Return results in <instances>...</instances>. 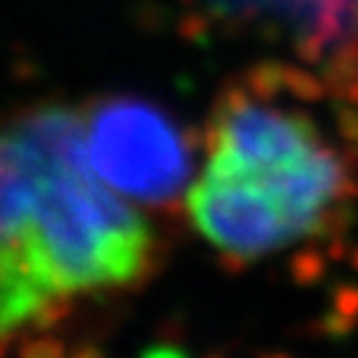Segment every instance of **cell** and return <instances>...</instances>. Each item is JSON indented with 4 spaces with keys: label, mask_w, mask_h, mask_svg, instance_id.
<instances>
[{
    "label": "cell",
    "mask_w": 358,
    "mask_h": 358,
    "mask_svg": "<svg viewBox=\"0 0 358 358\" xmlns=\"http://www.w3.org/2000/svg\"><path fill=\"white\" fill-rule=\"evenodd\" d=\"M0 194L6 337L66 297L128 287L149 266V223L90 165L72 109L40 106L6 128Z\"/></svg>",
    "instance_id": "6da1fadb"
},
{
    "label": "cell",
    "mask_w": 358,
    "mask_h": 358,
    "mask_svg": "<svg viewBox=\"0 0 358 358\" xmlns=\"http://www.w3.org/2000/svg\"><path fill=\"white\" fill-rule=\"evenodd\" d=\"M345 189V167L306 112L234 88L215 103L186 205L217 252L257 260L316 234Z\"/></svg>",
    "instance_id": "7a4b0ae2"
},
{
    "label": "cell",
    "mask_w": 358,
    "mask_h": 358,
    "mask_svg": "<svg viewBox=\"0 0 358 358\" xmlns=\"http://www.w3.org/2000/svg\"><path fill=\"white\" fill-rule=\"evenodd\" d=\"M90 165L112 189L162 205L189 186L192 154L178 125L154 103L115 96L83 115Z\"/></svg>",
    "instance_id": "3957f363"
},
{
    "label": "cell",
    "mask_w": 358,
    "mask_h": 358,
    "mask_svg": "<svg viewBox=\"0 0 358 358\" xmlns=\"http://www.w3.org/2000/svg\"><path fill=\"white\" fill-rule=\"evenodd\" d=\"M215 19L268 27L289 35L303 53L319 56L345 40L358 13L356 0H199Z\"/></svg>",
    "instance_id": "277c9868"
},
{
    "label": "cell",
    "mask_w": 358,
    "mask_h": 358,
    "mask_svg": "<svg viewBox=\"0 0 358 358\" xmlns=\"http://www.w3.org/2000/svg\"><path fill=\"white\" fill-rule=\"evenodd\" d=\"M356 6H358V0H356Z\"/></svg>",
    "instance_id": "5b68a950"
}]
</instances>
